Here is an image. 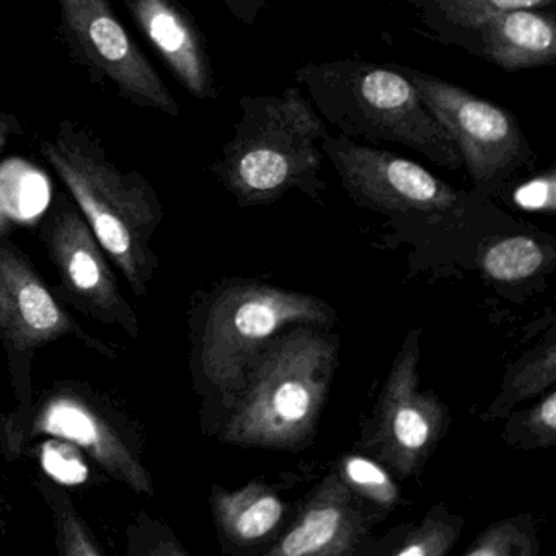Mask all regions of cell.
Masks as SVG:
<instances>
[{"mask_svg":"<svg viewBox=\"0 0 556 556\" xmlns=\"http://www.w3.org/2000/svg\"><path fill=\"white\" fill-rule=\"evenodd\" d=\"M128 5L188 92L198 99H216L206 43L193 18L174 0H128Z\"/></svg>","mask_w":556,"mask_h":556,"instance_id":"cell-14","label":"cell"},{"mask_svg":"<svg viewBox=\"0 0 556 556\" xmlns=\"http://www.w3.org/2000/svg\"><path fill=\"white\" fill-rule=\"evenodd\" d=\"M344 190L363 206L400 216H429L457 210L465 194L416 162L395 152L328 135L320 142Z\"/></svg>","mask_w":556,"mask_h":556,"instance_id":"cell-7","label":"cell"},{"mask_svg":"<svg viewBox=\"0 0 556 556\" xmlns=\"http://www.w3.org/2000/svg\"><path fill=\"white\" fill-rule=\"evenodd\" d=\"M60 4L67 27L103 73L142 102L178 115L177 102L116 21L109 0H60Z\"/></svg>","mask_w":556,"mask_h":556,"instance_id":"cell-11","label":"cell"},{"mask_svg":"<svg viewBox=\"0 0 556 556\" xmlns=\"http://www.w3.org/2000/svg\"><path fill=\"white\" fill-rule=\"evenodd\" d=\"M343 475L351 488L380 506H392L399 497L395 483L369 458L351 455L344 460Z\"/></svg>","mask_w":556,"mask_h":556,"instance_id":"cell-21","label":"cell"},{"mask_svg":"<svg viewBox=\"0 0 556 556\" xmlns=\"http://www.w3.org/2000/svg\"><path fill=\"white\" fill-rule=\"evenodd\" d=\"M408 4L435 40L460 48L488 18L516 9L552 8L555 0H408Z\"/></svg>","mask_w":556,"mask_h":556,"instance_id":"cell-17","label":"cell"},{"mask_svg":"<svg viewBox=\"0 0 556 556\" xmlns=\"http://www.w3.org/2000/svg\"><path fill=\"white\" fill-rule=\"evenodd\" d=\"M555 348H548L545 356L523 367L522 372L514 380V389L517 390L519 399L533 395V393L540 392V390L545 389L549 383L555 382Z\"/></svg>","mask_w":556,"mask_h":556,"instance_id":"cell-24","label":"cell"},{"mask_svg":"<svg viewBox=\"0 0 556 556\" xmlns=\"http://www.w3.org/2000/svg\"><path fill=\"white\" fill-rule=\"evenodd\" d=\"M70 334L102 348L58 304L30 262L14 247L0 242V340L9 354L17 395L31 392L35 351Z\"/></svg>","mask_w":556,"mask_h":556,"instance_id":"cell-8","label":"cell"},{"mask_svg":"<svg viewBox=\"0 0 556 556\" xmlns=\"http://www.w3.org/2000/svg\"><path fill=\"white\" fill-rule=\"evenodd\" d=\"M532 428L543 438H553L556 431V395L549 393L532 415Z\"/></svg>","mask_w":556,"mask_h":556,"instance_id":"cell-26","label":"cell"},{"mask_svg":"<svg viewBox=\"0 0 556 556\" xmlns=\"http://www.w3.org/2000/svg\"><path fill=\"white\" fill-rule=\"evenodd\" d=\"M51 435L87 452L110 477L123 481L136 493L152 496L154 484L141 455L119 434L96 403L73 390H58L31 409L22 444L34 435Z\"/></svg>","mask_w":556,"mask_h":556,"instance_id":"cell-9","label":"cell"},{"mask_svg":"<svg viewBox=\"0 0 556 556\" xmlns=\"http://www.w3.org/2000/svg\"><path fill=\"white\" fill-rule=\"evenodd\" d=\"M50 201L47 177L27 162L15 159L0 165V206L17 219L43 213Z\"/></svg>","mask_w":556,"mask_h":556,"instance_id":"cell-18","label":"cell"},{"mask_svg":"<svg viewBox=\"0 0 556 556\" xmlns=\"http://www.w3.org/2000/svg\"><path fill=\"white\" fill-rule=\"evenodd\" d=\"M308 100L346 138L403 146L458 170L457 146L439 125L412 80L392 66L346 60L308 63L294 74Z\"/></svg>","mask_w":556,"mask_h":556,"instance_id":"cell-1","label":"cell"},{"mask_svg":"<svg viewBox=\"0 0 556 556\" xmlns=\"http://www.w3.org/2000/svg\"><path fill=\"white\" fill-rule=\"evenodd\" d=\"M418 348L409 341L396 359L380 405L377 442L380 455L409 473L438 441L444 419L441 403L418 392Z\"/></svg>","mask_w":556,"mask_h":556,"instance_id":"cell-12","label":"cell"},{"mask_svg":"<svg viewBox=\"0 0 556 556\" xmlns=\"http://www.w3.org/2000/svg\"><path fill=\"white\" fill-rule=\"evenodd\" d=\"M47 242L71 298L103 324L116 325L129 337H138V317L119 292L103 249L87 220L74 211L60 214Z\"/></svg>","mask_w":556,"mask_h":556,"instance_id":"cell-10","label":"cell"},{"mask_svg":"<svg viewBox=\"0 0 556 556\" xmlns=\"http://www.w3.org/2000/svg\"><path fill=\"white\" fill-rule=\"evenodd\" d=\"M86 216L93 236L139 298L149 292L157 268L151 239L162 219L161 204L148 184L123 177L105 162L70 141L45 144Z\"/></svg>","mask_w":556,"mask_h":556,"instance_id":"cell-4","label":"cell"},{"mask_svg":"<svg viewBox=\"0 0 556 556\" xmlns=\"http://www.w3.org/2000/svg\"><path fill=\"white\" fill-rule=\"evenodd\" d=\"M460 48L509 73L555 66V14L516 9L494 15L470 31Z\"/></svg>","mask_w":556,"mask_h":556,"instance_id":"cell-13","label":"cell"},{"mask_svg":"<svg viewBox=\"0 0 556 556\" xmlns=\"http://www.w3.org/2000/svg\"><path fill=\"white\" fill-rule=\"evenodd\" d=\"M526 545L519 532L509 523H501L484 532L477 542L467 549L468 556H507L526 553L520 546Z\"/></svg>","mask_w":556,"mask_h":556,"instance_id":"cell-23","label":"cell"},{"mask_svg":"<svg viewBox=\"0 0 556 556\" xmlns=\"http://www.w3.org/2000/svg\"><path fill=\"white\" fill-rule=\"evenodd\" d=\"M514 198L523 210H555V172H553V167L543 177L535 178L520 187Z\"/></svg>","mask_w":556,"mask_h":556,"instance_id":"cell-25","label":"cell"},{"mask_svg":"<svg viewBox=\"0 0 556 556\" xmlns=\"http://www.w3.org/2000/svg\"><path fill=\"white\" fill-rule=\"evenodd\" d=\"M240 112L236 135L216 165L240 204L271 203L292 188L312 194L324 188L318 142L328 129L299 87L243 97Z\"/></svg>","mask_w":556,"mask_h":556,"instance_id":"cell-2","label":"cell"},{"mask_svg":"<svg viewBox=\"0 0 556 556\" xmlns=\"http://www.w3.org/2000/svg\"><path fill=\"white\" fill-rule=\"evenodd\" d=\"M5 136H8V125H5V123L2 122V119H0V148L4 146Z\"/></svg>","mask_w":556,"mask_h":556,"instance_id":"cell-28","label":"cell"},{"mask_svg":"<svg viewBox=\"0 0 556 556\" xmlns=\"http://www.w3.org/2000/svg\"><path fill=\"white\" fill-rule=\"evenodd\" d=\"M455 532L451 526L442 520H425L421 527L415 533L408 536L405 545L395 552L399 556H441L448 552L452 542L455 540Z\"/></svg>","mask_w":556,"mask_h":556,"instance_id":"cell-22","label":"cell"},{"mask_svg":"<svg viewBox=\"0 0 556 556\" xmlns=\"http://www.w3.org/2000/svg\"><path fill=\"white\" fill-rule=\"evenodd\" d=\"M330 307L312 295L263 285H239L220 292L207 312L201 367L211 386L237 392L253 361L292 324H325Z\"/></svg>","mask_w":556,"mask_h":556,"instance_id":"cell-5","label":"cell"},{"mask_svg":"<svg viewBox=\"0 0 556 556\" xmlns=\"http://www.w3.org/2000/svg\"><path fill=\"white\" fill-rule=\"evenodd\" d=\"M216 523L237 545L260 542L281 522L285 506L262 483H250L237 491L216 490L213 494Z\"/></svg>","mask_w":556,"mask_h":556,"instance_id":"cell-16","label":"cell"},{"mask_svg":"<svg viewBox=\"0 0 556 556\" xmlns=\"http://www.w3.org/2000/svg\"><path fill=\"white\" fill-rule=\"evenodd\" d=\"M351 504V493L343 481L328 478L294 527L269 553L278 556L348 555L353 552L359 530V517Z\"/></svg>","mask_w":556,"mask_h":556,"instance_id":"cell-15","label":"cell"},{"mask_svg":"<svg viewBox=\"0 0 556 556\" xmlns=\"http://www.w3.org/2000/svg\"><path fill=\"white\" fill-rule=\"evenodd\" d=\"M543 252L526 236L507 237L488 249L483 268L496 281L513 282L529 278L542 266Z\"/></svg>","mask_w":556,"mask_h":556,"instance_id":"cell-19","label":"cell"},{"mask_svg":"<svg viewBox=\"0 0 556 556\" xmlns=\"http://www.w3.org/2000/svg\"><path fill=\"white\" fill-rule=\"evenodd\" d=\"M393 67L412 80L451 136L480 193H496L510 178L535 167V151L509 110L415 67Z\"/></svg>","mask_w":556,"mask_h":556,"instance_id":"cell-6","label":"cell"},{"mask_svg":"<svg viewBox=\"0 0 556 556\" xmlns=\"http://www.w3.org/2000/svg\"><path fill=\"white\" fill-rule=\"evenodd\" d=\"M271 0H226L229 11L239 18L242 24L253 27L258 21L263 9L269 4Z\"/></svg>","mask_w":556,"mask_h":556,"instance_id":"cell-27","label":"cell"},{"mask_svg":"<svg viewBox=\"0 0 556 556\" xmlns=\"http://www.w3.org/2000/svg\"><path fill=\"white\" fill-rule=\"evenodd\" d=\"M43 490L56 514L58 542H60L61 553L67 556L103 555L105 552L102 546H99L86 523L74 513L70 500H66L58 490H50V488H43Z\"/></svg>","mask_w":556,"mask_h":556,"instance_id":"cell-20","label":"cell"},{"mask_svg":"<svg viewBox=\"0 0 556 556\" xmlns=\"http://www.w3.org/2000/svg\"><path fill=\"white\" fill-rule=\"evenodd\" d=\"M334 354L333 344L314 331L273 340L250 366L223 441L271 448L305 441L324 406Z\"/></svg>","mask_w":556,"mask_h":556,"instance_id":"cell-3","label":"cell"}]
</instances>
